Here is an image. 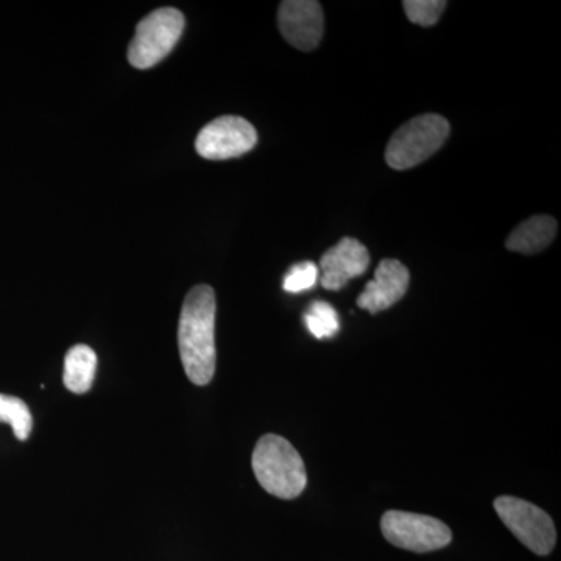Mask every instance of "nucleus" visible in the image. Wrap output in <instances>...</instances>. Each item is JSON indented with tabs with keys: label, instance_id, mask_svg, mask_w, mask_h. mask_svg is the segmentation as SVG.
Segmentation results:
<instances>
[{
	"label": "nucleus",
	"instance_id": "12",
	"mask_svg": "<svg viewBox=\"0 0 561 561\" xmlns=\"http://www.w3.org/2000/svg\"><path fill=\"white\" fill-rule=\"evenodd\" d=\"M98 370V354L88 345H76L65 357L62 382L66 389L76 394L87 393L94 382Z\"/></svg>",
	"mask_w": 561,
	"mask_h": 561
},
{
	"label": "nucleus",
	"instance_id": "1",
	"mask_svg": "<svg viewBox=\"0 0 561 561\" xmlns=\"http://www.w3.org/2000/svg\"><path fill=\"white\" fill-rule=\"evenodd\" d=\"M216 294L213 287L195 286L181 309L179 346L187 378L195 386H208L216 373Z\"/></svg>",
	"mask_w": 561,
	"mask_h": 561
},
{
	"label": "nucleus",
	"instance_id": "10",
	"mask_svg": "<svg viewBox=\"0 0 561 561\" xmlns=\"http://www.w3.org/2000/svg\"><path fill=\"white\" fill-rule=\"evenodd\" d=\"M409 283H411V273L402 262L383 260L376 268L375 278L367 284L360 297L357 298V306L373 316L387 311L404 298Z\"/></svg>",
	"mask_w": 561,
	"mask_h": 561
},
{
	"label": "nucleus",
	"instance_id": "7",
	"mask_svg": "<svg viewBox=\"0 0 561 561\" xmlns=\"http://www.w3.org/2000/svg\"><path fill=\"white\" fill-rule=\"evenodd\" d=\"M256 142L257 133L249 121L221 116L202 128L195 140V149L205 160L224 161L249 153Z\"/></svg>",
	"mask_w": 561,
	"mask_h": 561
},
{
	"label": "nucleus",
	"instance_id": "15",
	"mask_svg": "<svg viewBox=\"0 0 561 561\" xmlns=\"http://www.w3.org/2000/svg\"><path fill=\"white\" fill-rule=\"evenodd\" d=\"M448 3L445 0H405L402 2L409 21L421 27L437 24Z\"/></svg>",
	"mask_w": 561,
	"mask_h": 561
},
{
	"label": "nucleus",
	"instance_id": "2",
	"mask_svg": "<svg viewBox=\"0 0 561 561\" xmlns=\"http://www.w3.org/2000/svg\"><path fill=\"white\" fill-rule=\"evenodd\" d=\"M251 465L262 489L279 500H295L308 485L305 461L279 435L267 434L257 442Z\"/></svg>",
	"mask_w": 561,
	"mask_h": 561
},
{
	"label": "nucleus",
	"instance_id": "6",
	"mask_svg": "<svg viewBox=\"0 0 561 561\" xmlns=\"http://www.w3.org/2000/svg\"><path fill=\"white\" fill-rule=\"evenodd\" d=\"M494 511L508 530L537 556H548L557 542V530L551 516L530 502L519 497L501 496L494 501Z\"/></svg>",
	"mask_w": 561,
	"mask_h": 561
},
{
	"label": "nucleus",
	"instance_id": "8",
	"mask_svg": "<svg viewBox=\"0 0 561 561\" xmlns=\"http://www.w3.org/2000/svg\"><path fill=\"white\" fill-rule=\"evenodd\" d=\"M278 25L280 35L295 49L313 50L323 38V10L316 0H286L279 5Z\"/></svg>",
	"mask_w": 561,
	"mask_h": 561
},
{
	"label": "nucleus",
	"instance_id": "13",
	"mask_svg": "<svg viewBox=\"0 0 561 561\" xmlns=\"http://www.w3.org/2000/svg\"><path fill=\"white\" fill-rule=\"evenodd\" d=\"M0 423H9L18 440L25 442L31 437V409L20 398L0 393Z\"/></svg>",
	"mask_w": 561,
	"mask_h": 561
},
{
	"label": "nucleus",
	"instance_id": "9",
	"mask_svg": "<svg viewBox=\"0 0 561 561\" xmlns=\"http://www.w3.org/2000/svg\"><path fill=\"white\" fill-rule=\"evenodd\" d=\"M370 265V253L364 243L353 238H343L321 256L320 284L327 290L343 289L351 279L364 275Z\"/></svg>",
	"mask_w": 561,
	"mask_h": 561
},
{
	"label": "nucleus",
	"instance_id": "3",
	"mask_svg": "<svg viewBox=\"0 0 561 561\" xmlns=\"http://www.w3.org/2000/svg\"><path fill=\"white\" fill-rule=\"evenodd\" d=\"M449 122L438 114H423L393 133L386 150L387 164L394 171L415 168L442 149L448 139Z\"/></svg>",
	"mask_w": 561,
	"mask_h": 561
},
{
	"label": "nucleus",
	"instance_id": "16",
	"mask_svg": "<svg viewBox=\"0 0 561 561\" xmlns=\"http://www.w3.org/2000/svg\"><path fill=\"white\" fill-rule=\"evenodd\" d=\"M319 279V267L313 262H300L287 272L283 287L289 294H301V291L311 290Z\"/></svg>",
	"mask_w": 561,
	"mask_h": 561
},
{
	"label": "nucleus",
	"instance_id": "4",
	"mask_svg": "<svg viewBox=\"0 0 561 561\" xmlns=\"http://www.w3.org/2000/svg\"><path fill=\"white\" fill-rule=\"evenodd\" d=\"M184 24V14L171 7L154 10L144 18L128 47L130 65L136 69H149L164 60L183 35Z\"/></svg>",
	"mask_w": 561,
	"mask_h": 561
},
{
	"label": "nucleus",
	"instance_id": "11",
	"mask_svg": "<svg viewBox=\"0 0 561 561\" xmlns=\"http://www.w3.org/2000/svg\"><path fill=\"white\" fill-rule=\"evenodd\" d=\"M559 225L551 216H535L523 221L508 236L505 247L511 251L523 254H535L548 249L556 239Z\"/></svg>",
	"mask_w": 561,
	"mask_h": 561
},
{
	"label": "nucleus",
	"instance_id": "14",
	"mask_svg": "<svg viewBox=\"0 0 561 561\" xmlns=\"http://www.w3.org/2000/svg\"><path fill=\"white\" fill-rule=\"evenodd\" d=\"M305 323L316 339H331L341 330L337 312L330 302H313L305 313Z\"/></svg>",
	"mask_w": 561,
	"mask_h": 561
},
{
	"label": "nucleus",
	"instance_id": "5",
	"mask_svg": "<svg viewBox=\"0 0 561 561\" xmlns=\"http://www.w3.org/2000/svg\"><path fill=\"white\" fill-rule=\"evenodd\" d=\"M381 529L383 537L391 545L419 553L438 551L453 540V531L445 523L419 513H383Z\"/></svg>",
	"mask_w": 561,
	"mask_h": 561
}]
</instances>
